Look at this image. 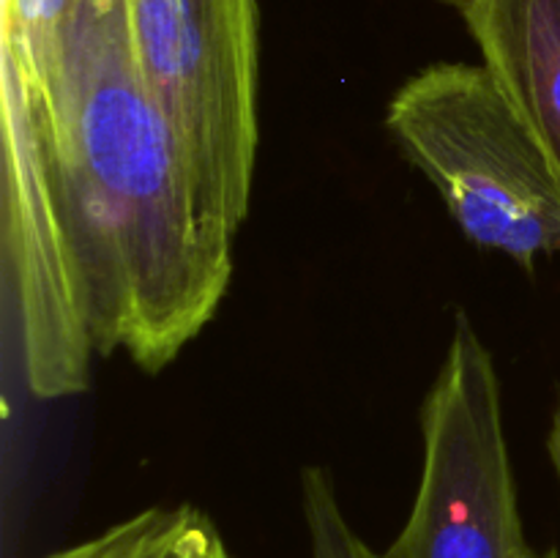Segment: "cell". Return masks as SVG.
<instances>
[{
  "label": "cell",
  "mask_w": 560,
  "mask_h": 558,
  "mask_svg": "<svg viewBox=\"0 0 560 558\" xmlns=\"http://www.w3.org/2000/svg\"><path fill=\"white\" fill-rule=\"evenodd\" d=\"M490 348L459 312L421 405V479L386 558H528Z\"/></svg>",
  "instance_id": "obj_4"
},
{
  "label": "cell",
  "mask_w": 560,
  "mask_h": 558,
  "mask_svg": "<svg viewBox=\"0 0 560 558\" xmlns=\"http://www.w3.org/2000/svg\"><path fill=\"white\" fill-rule=\"evenodd\" d=\"M137 60L162 104L208 219L235 239L255 181V0H126Z\"/></svg>",
  "instance_id": "obj_3"
},
{
  "label": "cell",
  "mask_w": 560,
  "mask_h": 558,
  "mask_svg": "<svg viewBox=\"0 0 560 558\" xmlns=\"http://www.w3.org/2000/svg\"><path fill=\"white\" fill-rule=\"evenodd\" d=\"M560 186V0H454Z\"/></svg>",
  "instance_id": "obj_6"
},
{
  "label": "cell",
  "mask_w": 560,
  "mask_h": 558,
  "mask_svg": "<svg viewBox=\"0 0 560 558\" xmlns=\"http://www.w3.org/2000/svg\"><path fill=\"white\" fill-rule=\"evenodd\" d=\"M547 452H550L552 468H556L558 485H560V408L552 414V425H550V435H547Z\"/></svg>",
  "instance_id": "obj_10"
},
{
  "label": "cell",
  "mask_w": 560,
  "mask_h": 558,
  "mask_svg": "<svg viewBox=\"0 0 560 558\" xmlns=\"http://www.w3.org/2000/svg\"><path fill=\"white\" fill-rule=\"evenodd\" d=\"M528 558H560V556L556 547H547V550H534V547H530Z\"/></svg>",
  "instance_id": "obj_11"
},
{
  "label": "cell",
  "mask_w": 560,
  "mask_h": 558,
  "mask_svg": "<svg viewBox=\"0 0 560 558\" xmlns=\"http://www.w3.org/2000/svg\"><path fill=\"white\" fill-rule=\"evenodd\" d=\"M31 88L96 350L164 370L217 315L235 239L197 197L137 60L126 0H77L47 74Z\"/></svg>",
  "instance_id": "obj_1"
},
{
  "label": "cell",
  "mask_w": 560,
  "mask_h": 558,
  "mask_svg": "<svg viewBox=\"0 0 560 558\" xmlns=\"http://www.w3.org/2000/svg\"><path fill=\"white\" fill-rule=\"evenodd\" d=\"M3 252L20 323L22 370L42 399L85 392L98 353L85 290L55 181L38 98L3 55Z\"/></svg>",
  "instance_id": "obj_5"
},
{
  "label": "cell",
  "mask_w": 560,
  "mask_h": 558,
  "mask_svg": "<svg viewBox=\"0 0 560 558\" xmlns=\"http://www.w3.org/2000/svg\"><path fill=\"white\" fill-rule=\"evenodd\" d=\"M47 558H235L222 531L191 503L151 507Z\"/></svg>",
  "instance_id": "obj_7"
},
{
  "label": "cell",
  "mask_w": 560,
  "mask_h": 558,
  "mask_svg": "<svg viewBox=\"0 0 560 558\" xmlns=\"http://www.w3.org/2000/svg\"><path fill=\"white\" fill-rule=\"evenodd\" d=\"M301 512L310 558H386L361 539L339 503L334 476L320 465H310L301 474Z\"/></svg>",
  "instance_id": "obj_9"
},
{
  "label": "cell",
  "mask_w": 560,
  "mask_h": 558,
  "mask_svg": "<svg viewBox=\"0 0 560 558\" xmlns=\"http://www.w3.org/2000/svg\"><path fill=\"white\" fill-rule=\"evenodd\" d=\"M386 126L465 239L523 268L560 252L556 173L485 63L421 69L392 96Z\"/></svg>",
  "instance_id": "obj_2"
},
{
  "label": "cell",
  "mask_w": 560,
  "mask_h": 558,
  "mask_svg": "<svg viewBox=\"0 0 560 558\" xmlns=\"http://www.w3.org/2000/svg\"><path fill=\"white\" fill-rule=\"evenodd\" d=\"M77 0H0L3 55L14 60L31 85L47 74L60 31Z\"/></svg>",
  "instance_id": "obj_8"
}]
</instances>
